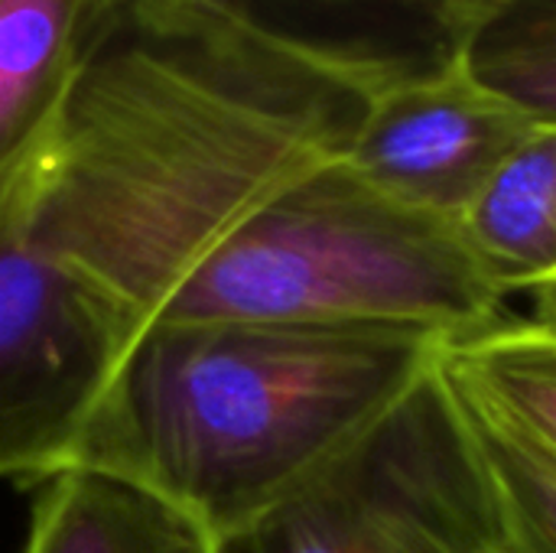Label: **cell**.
I'll list each match as a JSON object with an SVG mask.
<instances>
[{
	"instance_id": "cell-15",
	"label": "cell",
	"mask_w": 556,
	"mask_h": 553,
	"mask_svg": "<svg viewBox=\"0 0 556 553\" xmlns=\"http://www.w3.org/2000/svg\"><path fill=\"white\" fill-rule=\"evenodd\" d=\"M121 3H143V7H173V3H231V7H251L248 0H121Z\"/></svg>"
},
{
	"instance_id": "cell-14",
	"label": "cell",
	"mask_w": 556,
	"mask_h": 553,
	"mask_svg": "<svg viewBox=\"0 0 556 553\" xmlns=\"http://www.w3.org/2000/svg\"><path fill=\"white\" fill-rule=\"evenodd\" d=\"M511 326H515V332H518L528 345H534L538 352H544V355L556 359V336H551V332H541V329H534V326H528V323H511Z\"/></svg>"
},
{
	"instance_id": "cell-9",
	"label": "cell",
	"mask_w": 556,
	"mask_h": 553,
	"mask_svg": "<svg viewBox=\"0 0 556 553\" xmlns=\"http://www.w3.org/2000/svg\"><path fill=\"white\" fill-rule=\"evenodd\" d=\"M23 553H208L156 499L98 473L72 469L39 486Z\"/></svg>"
},
{
	"instance_id": "cell-7",
	"label": "cell",
	"mask_w": 556,
	"mask_h": 553,
	"mask_svg": "<svg viewBox=\"0 0 556 553\" xmlns=\"http://www.w3.org/2000/svg\"><path fill=\"white\" fill-rule=\"evenodd\" d=\"M121 0H0V186L52 134Z\"/></svg>"
},
{
	"instance_id": "cell-16",
	"label": "cell",
	"mask_w": 556,
	"mask_h": 553,
	"mask_svg": "<svg viewBox=\"0 0 556 553\" xmlns=\"http://www.w3.org/2000/svg\"><path fill=\"white\" fill-rule=\"evenodd\" d=\"M485 553H511V551H508V544H505V541H498V544H495L492 551H485Z\"/></svg>"
},
{
	"instance_id": "cell-6",
	"label": "cell",
	"mask_w": 556,
	"mask_h": 553,
	"mask_svg": "<svg viewBox=\"0 0 556 553\" xmlns=\"http://www.w3.org/2000/svg\"><path fill=\"white\" fill-rule=\"evenodd\" d=\"M544 121L485 85L450 42L430 65H397L368 98L345 163L384 196L456 222L505 156Z\"/></svg>"
},
{
	"instance_id": "cell-3",
	"label": "cell",
	"mask_w": 556,
	"mask_h": 553,
	"mask_svg": "<svg viewBox=\"0 0 556 553\" xmlns=\"http://www.w3.org/2000/svg\"><path fill=\"white\" fill-rule=\"evenodd\" d=\"M502 300L456 222L384 196L342 156L290 186L156 323L388 326L463 342L502 323Z\"/></svg>"
},
{
	"instance_id": "cell-10",
	"label": "cell",
	"mask_w": 556,
	"mask_h": 553,
	"mask_svg": "<svg viewBox=\"0 0 556 553\" xmlns=\"http://www.w3.org/2000/svg\"><path fill=\"white\" fill-rule=\"evenodd\" d=\"M443 378L479 450L511 553H556V460L443 352Z\"/></svg>"
},
{
	"instance_id": "cell-2",
	"label": "cell",
	"mask_w": 556,
	"mask_h": 553,
	"mask_svg": "<svg viewBox=\"0 0 556 553\" xmlns=\"http://www.w3.org/2000/svg\"><path fill=\"white\" fill-rule=\"evenodd\" d=\"M450 342L388 326L150 323L75 469L156 499L212 551L381 427Z\"/></svg>"
},
{
	"instance_id": "cell-12",
	"label": "cell",
	"mask_w": 556,
	"mask_h": 553,
	"mask_svg": "<svg viewBox=\"0 0 556 553\" xmlns=\"http://www.w3.org/2000/svg\"><path fill=\"white\" fill-rule=\"evenodd\" d=\"M450 355L556 460V359L528 345L511 323L450 342Z\"/></svg>"
},
{
	"instance_id": "cell-8",
	"label": "cell",
	"mask_w": 556,
	"mask_h": 553,
	"mask_svg": "<svg viewBox=\"0 0 556 553\" xmlns=\"http://www.w3.org/2000/svg\"><path fill=\"white\" fill-rule=\"evenodd\" d=\"M489 277L508 293L556 277V121L538 124L459 218Z\"/></svg>"
},
{
	"instance_id": "cell-1",
	"label": "cell",
	"mask_w": 556,
	"mask_h": 553,
	"mask_svg": "<svg viewBox=\"0 0 556 553\" xmlns=\"http://www.w3.org/2000/svg\"><path fill=\"white\" fill-rule=\"evenodd\" d=\"M401 62L231 3H121L13 176L26 235L143 329L290 186L342 160Z\"/></svg>"
},
{
	"instance_id": "cell-11",
	"label": "cell",
	"mask_w": 556,
	"mask_h": 553,
	"mask_svg": "<svg viewBox=\"0 0 556 553\" xmlns=\"http://www.w3.org/2000/svg\"><path fill=\"white\" fill-rule=\"evenodd\" d=\"M450 42L485 85L554 124L556 0H453Z\"/></svg>"
},
{
	"instance_id": "cell-13",
	"label": "cell",
	"mask_w": 556,
	"mask_h": 553,
	"mask_svg": "<svg viewBox=\"0 0 556 553\" xmlns=\"http://www.w3.org/2000/svg\"><path fill=\"white\" fill-rule=\"evenodd\" d=\"M534 297V310H531V319H525L528 326L541 329V332H551L556 336V277L528 290Z\"/></svg>"
},
{
	"instance_id": "cell-4",
	"label": "cell",
	"mask_w": 556,
	"mask_h": 553,
	"mask_svg": "<svg viewBox=\"0 0 556 553\" xmlns=\"http://www.w3.org/2000/svg\"><path fill=\"white\" fill-rule=\"evenodd\" d=\"M498 541L492 482L437 365L355 450L208 553H485Z\"/></svg>"
},
{
	"instance_id": "cell-5",
	"label": "cell",
	"mask_w": 556,
	"mask_h": 553,
	"mask_svg": "<svg viewBox=\"0 0 556 553\" xmlns=\"http://www.w3.org/2000/svg\"><path fill=\"white\" fill-rule=\"evenodd\" d=\"M137 332L127 310L26 235L13 179L0 186V482L75 469Z\"/></svg>"
}]
</instances>
